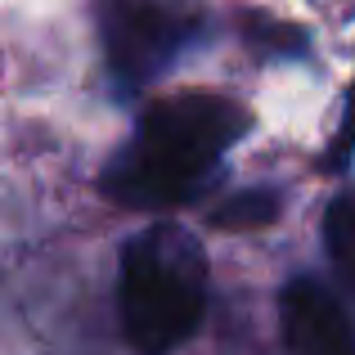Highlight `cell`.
I'll use <instances>...</instances> for the list:
<instances>
[{
  "label": "cell",
  "mask_w": 355,
  "mask_h": 355,
  "mask_svg": "<svg viewBox=\"0 0 355 355\" xmlns=\"http://www.w3.org/2000/svg\"><path fill=\"white\" fill-rule=\"evenodd\" d=\"M252 130L248 108L230 95L180 90L144 108L126 148L108 157L99 189L130 211H175L207 193L220 157Z\"/></svg>",
  "instance_id": "obj_1"
},
{
  "label": "cell",
  "mask_w": 355,
  "mask_h": 355,
  "mask_svg": "<svg viewBox=\"0 0 355 355\" xmlns=\"http://www.w3.org/2000/svg\"><path fill=\"white\" fill-rule=\"evenodd\" d=\"M121 333L139 355H171L193 338L207 311V257L189 230L157 220L121 252Z\"/></svg>",
  "instance_id": "obj_2"
},
{
  "label": "cell",
  "mask_w": 355,
  "mask_h": 355,
  "mask_svg": "<svg viewBox=\"0 0 355 355\" xmlns=\"http://www.w3.org/2000/svg\"><path fill=\"white\" fill-rule=\"evenodd\" d=\"M99 36L113 81L121 90H139L189 54L207 36V23L162 0H99Z\"/></svg>",
  "instance_id": "obj_3"
},
{
  "label": "cell",
  "mask_w": 355,
  "mask_h": 355,
  "mask_svg": "<svg viewBox=\"0 0 355 355\" xmlns=\"http://www.w3.org/2000/svg\"><path fill=\"white\" fill-rule=\"evenodd\" d=\"M284 355H355V324L320 279L297 275L284 288Z\"/></svg>",
  "instance_id": "obj_4"
},
{
  "label": "cell",
  "mask_w": 355,
  "mask_h": 355,
  "mask_svg": "<svg viewBox=\"0 0 355 355\" xmlns=\"http://www.w3.org/2000/svg\"><path fill=\"white\" fill-rule=\"evenodd\" d=\"M324 248H329V261L338 270V279L355 297V184L342 189L329 202V211H324Z\"/></svg>",
  "instance_id": "obj_5"
},
{
  "label": "cell",
  "mask_w": 355,
  "mask_h": 355,
  "mask_svg": "<svg viewBox=\"0 0 355 355\" xmlns=\"http://www.w3.org/2000/svg\"><path fill=\"white\" fill-rule=\"evenodd\" d=\"M207 216H211V225H220V230H261V225H270V220H279V193L266 189V184H257V189H243L234 198L216 202Z\"/></svg>",
  "instance_id": "obj_6"
},
{
  "label": "cell",
  "mask_w": 355,
  "mask_h": 355,
  "mask_svg": "<svg viewBox=\"0 0 355 355\" xmlns=\"http://www.w3.org/2000/svg\"><path fill=\"white\" fill-rule=\"evenodd\" d=\"M248 41L261 45L270 59H297L306 54V32L288 23H270V18H248Z\"/></svg>",
  "instance_id": "obj_7"
},
{
  "label": "cell",
  "mask_w": 355,
  "mask_h": 355,
  "mask_svg": "<svg viewBox=\"0 0 355 355\" xmlns=\"http://www.w3.org/2000/svg\"><path fill=\"white\" fill-rule=\"evenodd\" d=\"M351 157H355V90L347 95V113H342V126H338V135H333V153L324 157V166H329V171H347Z\"/></svg>",
  "instance_id": "obj_8"
}]
</instances>
